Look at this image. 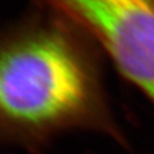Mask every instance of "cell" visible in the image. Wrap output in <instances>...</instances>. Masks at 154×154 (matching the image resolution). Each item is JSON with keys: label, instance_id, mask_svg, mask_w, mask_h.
<instances>
[{"label": "cell", "instance_id": "2", "mask_svg": "<svg viewBox=\"0 0 154 154\" xmlns=\"http://www.w3.org/2000/svg\"><path fill=\"white\" fill-rule=\"evenodd\" d=\"M85 32L154 103V0H38Z\"/></svg>", "mask_w": 154, "mask_h": 154}, {"label": "cell", "instance_id": "1", "mask_svg": "<svg viewBox=\"0 0 154 154\" xmlns=\"http://www.w3.org/2000/svg\"><path fill=\"white\" fill-rule=\"evenodd\" d=\"M96 46L79 27L48 9L4 33L0 129L5 141L38 146L69 130L119 137Z\"/></svg>", "mask_w": 154, "mask_h": 154}]
</instances>
